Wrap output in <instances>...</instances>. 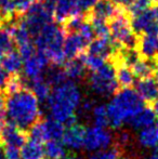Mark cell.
Segmentation results:
<instances>
[{"instance_id": "6da1fadb", "label": "cell", "mask_w": 158, "mask_h": 159, "mask_svg": "<svg viewBox=\"0 0 158 159\" xmlns=\"http://www.w3.org/2000/svg\"><path fill=\"white\" fill-rule=\"evenodd\" d=\"M47 102L53 119L63 125L73 124L76 121V114L82 102L81 91L74 80L66 79L55 84Z\"/></svg>"}, {"instance_id": "7a4b0ae2", "label": "cell", "mask_w": 158, "mask_h": 159, "mask_svg": "<svg viewBox=\"0 0 158 159\" xmlns=\"http://www.w3.org/2000/svg\"><path fill=\"white\" fill-rule=\"evenodd\" d=\"M41 114L39 100L32 90L22 88L9 93L6 116L20 129H28L37 122Z\"/></svg>"}, {"instance_id": "3957f363", "label": "cell", "mask_w": 158, "mask_h": 159, "mask_svg": "<svg viewBox=\"0 0 158 159\" xmlns=\"http://www.w3.org/2000/svg\"><path fill=\"white\" fill-rule=\"evenodd\" d=\"M110 126L118 129L124 124H129L132 117L144 107V101L135 90L124 88L115 93L107 105Z\"/></svg>"}, {"instance_id": "277c9868", "label": "cell", "mask_w": 158, "mask_h": 159, "mask_svg": "<svg viewBox=\"0 0 158 159\" xmlns=\"http://www.w3.org/2000/svg\"><path fill=\"white\" fill-rule=\"evenodd\" d=\"M34 38L37 50L43 53L49 61L60 66L65 63L66 57L63 51L65 30L59 24L53 22L47 24Z\"/></svg>"}, {"instance_id": "5b68a950", "label": "cell", "mask_w": 158, "mask_h": 159, "mask_svg": "<svg viewBox=\"0 0 158 159\" xmlns=\"http://www.w3.org/2000/svg\"><path fill=\"white\" fill-rule=\"evenodd\" d=\"M88 84L91 91L101 98H108L116 93L118 81L116 78V68L112 63H107L95 71H91Z\"/></svg>"}, {"instance_id": "8992f818", "label": "cell", "mask_w": 158, "mask_h": 159, "mask_svg": "<svg viewBox=\"0 0 158 159\" xmlns=\"http://www.w3.org/2000/svg\"><path fill=\"white\" fill-rule=\"evenodd\" d=\"M53 16L52 7L47 4L43 0L35 1L27 9L20 23L28 30L32 37H35L47 24L52 22Z\"/></svg>"}, {"instance_id": "52a82bcc", "label": "cell", "mask_w": 158, "mask_h": 159, "mask_svg": "<svg viewBox=\"0 0 158 159\" xmlns=\"http://www.w3.org/2000/svg\"><path fill=\"white\" fill-rule=\"evenodd\" d=\"M111 37L115 42L126 48H135L137 37L131 23L124 15L116 14L110 24Z\"/></svg>"}, {"instance_id": "ba28073f", "label": "cell", "mask_w": 158, "mask_h": 159, "mask_svg": "<svg viewBox=\"0 0 158 159\" xmlns=\"http://www.w3.org/2000/svg\"><path fill=\"white\" fill-rule=\"evenodd\" d=\"M64 132L63 124L52 117L43 121L35 122L29 130L30 140L37 142H47L49 140H60Z\"/></svg>"}, {"instance_id": "9c48e42d", "label": "cell", "mask_w": 158, "mask_h": 159, "mask_svg": "<svg viewBox=\"0 0 158 159\" xmlns=\"http://www.w3.org/2000/svg\"><path fill=\"white\" fill-rule=\"evenodd\" d=\"M113 140L114 138L110 130H107L105 127L94 125L86 129L84 148L88 152L94 153V152L111 147Z\"/></svg>"}, {"instance_id": "30bf717a", "label": "cell", "mask_w": 158, "mask_h": 159, "mask_svg": "<svg viewBox=\"0 0 158 159\" xmlns=\"http://www.w3.org/2000/svg\"><path fill=\"white\" fill-rule=\"evenodd\" d=\"M131 26L137 34H158V4L133 15Z\"/></svg>"}, {"instance_id": "8fae6325", "label": "cell", "mask_w": 158, "mask_h": 159, "mask_svg": "<svg viewBox=\"0 0 158 159\" xmlns=\"http://www.w3.org/2000/svg\"><path fill=\"white\" fill-rule=\"evenodd\" d=\"M49 62L50 61L48 60V57L42 52L37 50L34 54L23 61L22 70H23L25 78L33 81L37 78L42 77L44 70L48 67Z\"/></svg>"}, {"instance_id": "7c38bea8", "label": "cell", "mask_w": 158, "mask_h": 159, "mask_svg": "<svg viewBox=\"0 0 158 159\" xmlns=\"http://www.w3.org/2000/svg\"><path fill=\"white\" fill-rule=\"evenodd\" d=\"M84 134H86V129L75 121L67 125V128L64 129L62 142L66 146V148L70 151H79L84 148Z\"/></svg>"}, {"instance_id": "4fadbf2b", "label": "cell", "mask_w": 158, "mask_h": 159, "mask_svg": "<svg viewBox=\"0 0 158 159\" xmlns=\"http://www.w3.org/2000/svg\"><path fill=\"white\" fill-rule=\"evenodd\" d=\"M78 0H55L53 15L59 23L66 22L75 15L81 14Z\"/></svg>"}, {"instance_id": "5bb4252c", "label": "cell", "mask_w": 158, "mask_h": 159, "mask_svg": "<svg viewBox=\"0 0 158 159\" xmlns=\"http://www.w3.org/2000/svg\"><path fill=\"white\" fill-rule=\"evenodd\" d=\"M88 44L89 42L78 32H70V35L65 37L63 46V51L66 60L78 57V55L81 54V52L86 49Z\"/></svg>"}, {"instance_id": "9a60e30c", "label": "cell", "mask_w": 158, "mask_h": 159, "mask_svg": "<svg viewBox=\"0 0 158 159\" xmlns=\"http://www.w3.org/2000/svg\"><path fill=\"white\" fill-rule=\"evenodd\" d=\"M117 46L118 44L113 40L111 36L104 38L97 37V39H93L89 43V53L107 59V57H112L113 54H115L117 50Z\"/></svg>"}, {"instance_id": "2e32d148", "label": "cell", "mask_w": 158, "mask_h": 159, "mask_svg": "<svg viewBox=\"0 0 158 159\" xmlns=\"http://www.w3.org/2000/svg\"><path fill=\"white\" fill-rule=\"evenodd\" d=\"M138 94L145 102H154L158 98V80L156 78H140L137 84Z\"/></svg>"}, {"instance_id": "e0dca14e", "label": "cell", "mask_w": 158, "mask_h": 159, "mask_svg": "<svg viewBox=\"0 0 158 159\" xmlns=\"http://www.w3.org/2000/svg\"><path fill=\"white\" fill-rule=\"evenodd\" d=\"M0 134L6 145H14V146L22 147L25 144V135L22 132V129H20L13 124L3 126Z\"/></svg>"}, {"instance_id": "ac0fdd59", "label": "cell", "mask_w": 158, "mask_h": 159, "mask_svg": "<svg viewBox=\"0 0 158 159\" xmlns=\"http://www.w3.org/2000/svg\"><path fill=\"white\" fill-rule=\"evenodd\" d=\"M139 49L145 59H154L158 54V34H143L139 42Z\"/></svg>"}, {"instance_id": "d6986e66", "label": "cell", "mask_w": 158, "mask_h": 159, "mask_svg": "<svg viewBox=\"0 0 158 159\" xmlns=\"http://www.w3.org/2000/svg\"><path fill=\"white\" fill-rule=\"evenodd\" d=\"M23 61L24 60L21 57L20 52L14 51L12 49V50L4 53L0 64L10 75H16L22 70Z\"/></svg>"}, {"instance_id": "ffe728a7", "label": "cell", "mask_w": 158, "mask_h": 159, "mask_svg": "<svg viewBox=\"0 0 158 159\" xmlns=\"http://www.w3.org/2000/svg\"><path fill=\"white\" fill-rule=\"evenodd\" d=\"M156 120V115L154 111L147 107H143L140 109L137 114L132 117V119L129 121V125L135 130H141L143 128L153 126Z\"/></svg>"}, {"instance_id": "44dd1931", "label": "cell", "mask_w": 158, "mask_h": 159, "mask_svg": "<svg viewBox=\"0 0 158 159\" xmlns=\"http://www.w3.org/2000/svg\"><path fill=\"white\" fill-rule=\"evenodd\" d=\"M138 142L140 146L145 149H153L158 147V129L157 127L150 126L139 130Z\"/></svg>"}, {"instance_id": "7402d4cb", "label": "cell", "mask_w": 158, "mask_h": 159, "mask_svg": "<svg viewBox=\"0 0 158 159\" xmlns=\"http://www.w3.org/2000/svg\"><path fill=\"white\" fill-rule=\"evenodd\" d=\"M93 17L104 21L111 20L117 14L116 4L113 0H99L92 8Z\"/></svg>"}, {"instance_id": "603a6c76", "label": "cell", "mask_w": 158, "mask_h": 159, "mask_svg": "<svg viewBox=\"0 0 158 159\" xmlns=\"http://www.w3.org/2000/svg\"><path fill=\"white\" fill-rule=\"evenodd\" d=\"M86 65H84L82 59L80 57H75V59H72L66 63L65 67H64V70H65V74L67 76L68 79L70 80H79L81 79L84 76V73H86Z\"/></svg>"}, {"instance_id": "cb8c5ba5", "label": "cell", "mask_w": 158, "mask_h": 159, "mask_svg": "<svg viewBox=\"0 0 158 159\" xmlns=\"http://www.w3.org/2000/svg\"><path fill=\"white\" fill-rule=\"evenodd\" d=\"M22 159H43L44 148L40 142L29 140L22 146Z\"/></svg>"}, {"instance_id": "d4e9b609", "label": "cell", "mask_w": 158, "mask_h": 159, "mask_svg": "<svg viewBox=\"0 0 158 159\" xmlns=\"http://www.w3.org/2000/svg\"><path fill=\"white\" fill-rule=\"evenodd\" d=\"M43 148L48 159H63L66 156V146L60 140L47 141Z\"/></svg>"}, {"instance_id": "484cf974", "label": "cell", "mask_w": 158, "mask_h": 159, "mask_svg": "<svg viewBox=\"0 0 158 159\" xmlns=\"http://www.w3.org/2000/svg\"><path fill=\"white\" fill-rule=\"evenodd\" d=\"M51 86L52 84L42 76V77L37 78L32 81V91L39 101L43 102V101L48 100V98L50 96V93L52 91Z\"/></svg>"}, {"instance_id": "4316f807", "label": "cell", "mask_w": 158, "mask_h": 159, "mask_svg": "<svg viewBox=\"0 0 158 159\" xmlns=\"http://www.w3.org/2000/svg\"><path fill=\"white\" fill-rule=\"evenodd\" d=\"M116 78L119 86L124 88H130L134 84L135 75L132 69L127 65H121L118 69H116Z\"/></svg>"}, {"instance_id": "83f0119b", "label": "cell", "mask_w": 158, "mask_h": 159, "mask_svg": "<svg viewBox=\"0 0 158 159\" xmlns=\"http://www.w3.org/2000/svg\"><path fill=\"white\" fill-rule=\"evenodd\" d=\"M92 120L94 125L101 127H106L110 125L108 121V113H107V107L104 104H95L93 107L92 111L90 113Z\"/></svg>"}, {"instance_id": "f1b7e54d", "label": "cell", "mask_w": 158, "mask_h": 159, "mask_svg": "<svg viewBox=\"0 0 158 159\" xmlns=\"http://www.w3.org/2000/svg\"><path fill=\"white\" fill-rule=\"evenodd\" d=\"M154 69H155L154 63H153L150 59L139 60V61L132 66V70H133V73H134L135 77H139V78L150 77L153 71H154Z\"/></svg>"}, {"instance_id": "f546056e", "label": "cell", "mask_w": 158, "mask_h": 159, "mask_svg": "<svg viewBox=\"0 0 158 159\" xmlns=\"http://www.w3.org/2000/svg\"><path fill=\"white\" fill-rule=\"evenodd\" d=\"M47 80L50 82L51 84H59L63 82L64 80L68 79L67 76L65 74L64 68H62L60 65H54V67L50 68L47 71Z\"/></svg>"}, {"instance_id": "4dcf8cb0", "label": "cell", "mask_w": 158, "mask_h": 159, "mask_svg": "<svg viewBox=\"0 0 158 159\" xmlns=\"http://www.w3.org/2000/svg\"><path fill=\"white\" fill-rule=\"evenodd\" d=\"M81 59L84 61V65H86V68L89 69L90 71L97 70V69H100L105 64V59L104 57L92 54V53H89V52L87 55H84Z\"/></svg>"}, {"instance_id": "1f68e13d", "label": "cell", "mask_w": 158, "mask_h": 159, "mask_svg": "<svg viewBox=\"0 0 158 159\" xmlns=\"http://www.w3.org/2000/svg\"><path fill=\"white\" fill-rule=\"evenodd\" d=\"M13 43H14V40H13L12 34L9 30L8 26L0 27V51L6 53L12 50Z\"/></svg>"}, {"instance_id": "d6a6232c", "label": "cell", "mask_w": 158, "mask_h": 159, "mask_svg": "<svg viewBox=\"0 0 158 159\" xmlns=\"http://www.w3.org/2000/svg\"><path fill=\"white\" fill-rule=\"evenodd\" d=\"M16 13V0H0V20L10 19Z\"/></svg>"}, {"instance_id": "836d02e7", "label": "cell", "mask_w": 158, "mask_h": 159, "mask_svg": "<svg viewBox=\"0 0 158 159\" xmlns=\"http://www.w3.org/2000/svg\"><path fill=\"white\" fill-rule=\"evenodd\" d=\"M92 26L94 30V34L97 37L104 38V37H110V25L106 23V21L101 19H97V17H92Z\"/></svg>"}, {"instance_id": "e575fe53", "label": "cell", "mask_w": 158, "mask_h": 159, "mask_svg": "<svg viewBox=\"0 0 158 159\" xmlns=\"http://www.w3.org/2000/svg\"><path fill=\"white\" fill-rule=\"evenodd\" d=\"M88 159H120V152L117 147H108L92 153Z\"/></svg>"}, {"instance_id": "d590c367", "label": "cell", "mask_w": 158, "mask_h": 159, "mask_svg": "<svg viewBox=\"0 0 158 159\" xmlns=\"http://www.w3.org/2000/svg\"><path fill=\"white\" fill-rule=\"evenodd\" d=\"M121 59L124 65L132 67L140 60V54L134 48H126L124 47L121 51Z\"/></svg>"}, {"instance_id": "8d00e7d4", "label": "cell", "mask_w": 158, "mask_h": 159, "mask_svg": "<svg viewBox=\"0 0 158 159\" xmlns=\"http://www.w3.org/2000/svg\"><path fill=\"white\" fill-rule=\"evenodd\" d=\"M151 1L152 0H134L133 3L129 7V11H130L131 15L133 16V15L139 14V13L147 10L151 7Z\"/></svg>"}, {"instance_id": "74e56055", "label": "cell", "mask_w": 158, "mask_h": 159, "mask_svg": "<svg viewBox=\"0 0 158 159\" xmlns=\"http://www.w3.org/2000/svg\"><path fill=\"white\" fill-rule=\"evenodd\" d=\"M80 35L82 36V37L84 38V39L87 40V41L90 43L91 41L93 40V38H94L95 34H94V30H93V26L91 23H88V22L84 21V23L81 24V26L79 27V30H77Z\"/></svg>"}, {"instance_id": "f35d334b", "label": "cell", "mask_w": 158, "mask_h": 159, "mask_svg": "<svg viewBox=\"0 0 158 159\" xmlns=\"http://www.w3.org/2000/svg\"><path fill=\"white\" fill-rule=\"evenodd\" d=\"M84 22V17L81 16V14L72 16L70 19H68L67 21H66V30L70 33L77 32Z\"/></svg>"}, {"instance_id": "ab89813d", "label": "cell", "mask_w": 158, "mask_h": 159, "mask_svg": "<svg viewBox=\"0 0 158 159\" xmlns=\"http://www.w3.org/2000/svg\"><path fill=\"white\" fill-rule=\"evenodd\" d=\"M6 155L8 159H21L22 154L20 151L19 146H14V145H7L6 148Z\"/></svg>"}, {"instance_id": "60d3db41", "label": "cell", "mask_w": 158, "mask_h": 159, "mask_svg": "<svg viewBox=\"0 0 158 159\" xmlns=\"http://www.w3.org/2000/svg\"><path fill=\"white\" fill-rule=\"evenodd\" d=\"M35 1L37 0H16V13H25Z\"/></svg>"}, {"instance_id": "b9f144b4", "label": "cell", "mask_w": 158, "mask_h": 159, "mask_svg": "<svg viewBox=\"0 0 158 159\" xmlns=\"http://www.w3.org/2000/svg\"><path fill=\"white\" fill-rule=\"evenodd\" d=\"M9 75L10 74L0 65V90L7 88V86H8V82L10 80V76Z\"/></svg>"}, {"instance_id": "7bdbcfd3", "label": "cell", "mask_w": 158, "mask_h": 159, "mask_svg": "<svg viewBox=\"0 0 158 159\" xmlns=\"http://www.w3.org/2000/svg\"><path fill=\"white\" fill-rule=\"evenodd\" d=\"M99 0H78V4H79V8L81 10V12H86V11L90 10L94 7V4Z\"/></svg>"}, {"instance_id": "ee69618b", "label": "cell", "mask_w": 158, "mask_h": 159, "mask_svg": "<svg viewBox=\"0 0 158 159\" xmlns=\"http://www.w3.org/2000/svg\"><path fill=\"white\" fill-rule=\"evenodd\" d=\"M6 105H7V100L0 93V118L1 119H3L6 117Z\"/></svg>"}, {"instance_id": "f6af8a7d", "label": "cell", "mask_w": 158, "mask_h": 159, "mask_svg": "<svg viewBox=\"0 0 158 159\" xmlns=\"http://www.w3.org/2000/svg\"><path fill=\"white\" fill-rule=\"evenodd\" d=\"M129 141H130V135H129L128 132L124 131L121 132V133L118 135V142L120 145H126L129 143Z\"/></svg>"}, {"instance_id": "bcb514c9", "label": "cell", "mask_w": 158, "mask_h": 159, "mask_svg": "<svg viewBox=\"0 0 158 159\" xmlns=\"http://www.w3.org/2000/svg\"><path fill=\"white\" fill-rule=\"evenodd\" d=\"M113 1H114V3L116 6L122 7V8H129L133 3L134 0H113Z\"/></svg>"}, {"instance_id": "7dc6e473", "label": "cell", "mask_w": 158, "mask_h": 159, "mask_svg": "<svg viewBox=\"0 0 158 159\" xmlns=\"http://www.w3.org/2000/svg\"><path fill=\"white\" fill-rule=\"evenodd\" d=\"M153 111H154L155 115L158 117V98L154 101V107H153Z\"/></svg>"}, {"instance_id": "c3c4849f", "label": "cell", "mask_w": 158, "mask_h": 159, "mask_svg": "<svg viewBox=\"0 0 158 159\" xmlns=\"http://www.w3.org/2000/svg\"><path fill=\"white\" fill-rule=\"evenodd\" d=\"M0 159H8L6 155V151L2 146H0Z\"/></svg>"}, {"instance_id": "681fc988", "label": "cell", "mask_w": 158, "mask_h": 159, "mask_svg": "<svg viewBox=\"0 0 158 159\" xmlns=\"http://www.w3.org/2000/svg\"><path fill=\"white\" fill-rule=\"evenodd\" d=\"M146 159H158V152H157V153L152 154V155H150Z\"/></svg>"}, {"instance_id": "f907efd6", "label": "cell", "mask_w": 158, "mask_h": 159, "mask_svg": "<svg viewBox=\"0 0 158 159\" xmlns=\"http://www.w3.org/2000/svg\"><path fill=\"white\" fill-rule=\"evenodd\" d=\"M155 78L158 80V65L155 67Z\"/></svg>"}, {"instance_id": "816d5d0a", "label": "cell", "mask_w": 158, "mask_h": 159, "mask_svg": "<svg viewBox=\"0 0 158 159\" xmlns=\"http://www.w3.org/2000/svg\"><path fill=\"white\" fill-rule=\"evenodd\" d=\"M2 128H3V124H2V119L0 118V132H1Z\"/></svg>"}, {"instance_id": "f5cc1de1", "label": "cell", "mask_w": 158, "mask_h": 159, "mask_svg": "<svg viewBox=\"0 0 158 159\" xmlns=\"http://www.w3.org/2000/svg\"><path fill=\"white\" fill-rule=\"evenodd\" d=\"M3 54H4V53L0 51V63H1V60H2V57H3Z\"/></svg>"}, {"instance_id": "db71d44e", "label": "cell", "mask_w": 158, "mask_h": 159, "mask_svg": "<svg viewBox=\"0 0 158 159\" xmlns=\"http://www.w3.org/2000/svg\"><path fill=\"white\" fill-rule=\"evenodd\" d=\"M68 159H80V158H78V157H70Z\"/></svg>"}, {"instance_id": "11a10c76", "label": "cell", "mask_w": 158, "mask_h": 159, "mask_svg": "<svg viewBox=\"0 0 158 159\" xmlns=\"http://www.w3.org/2000/svg\"><path fill=\"white\" fill-rule=\"evenodd\" d=\"M156 127H157V129H158V124H157V126H156Z\"/></svg>"}]
</instances>
